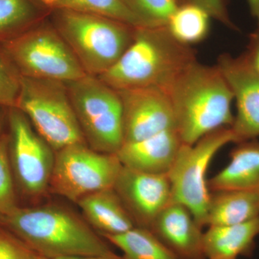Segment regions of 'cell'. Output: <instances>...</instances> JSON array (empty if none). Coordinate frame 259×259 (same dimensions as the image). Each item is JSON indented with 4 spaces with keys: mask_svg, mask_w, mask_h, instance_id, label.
<instances>
[{
    "mask_svg": "<svg viewBox=\"0 0 259 259\" xmlns=\"http://www.w3.org/2000/svg\"><path fill=\"white\" fill-rule=\"evenodd\" d=\"M21 77L8 60L0 54V106H16Z\"/></svg>",
    "mask_w": 259,
    "mask_h": 259,
    "instance_id": "26",
    "label": "cell"
},
{
    "mask_svg": "<svg viewBox=\"0 0 259 259\" xmlns=\"http://www.w3.org/2000/svg\"><path fill=\"white\" fill-rule=\"evenodd\" d=\"M166 93L182 144L193 145L209 133L233 125L234 97L217 65L194 61L177 76Z\"/></svg>",
    "mask_w": 259,
    "mask_h": 259,
    "instance_id": "1",
    "label": "cell"
},
{
    "mask_svg": "<svg viewBox=\"0 0 259 259\" xmlns=\"http://www.w3.org/2000/svg\"><path fill=\"white\" fill-rule=\"evenodd\" d=\"M37 255L20 238L0 225V259H36Z\"/></svg>",
    "mask_w": 259,
    "mask_h": 259,
    "instance_id": "27",
    "label": "cell"
},
{
    "mask_svg": "<svg viewBox=\"0 0 259 259\" xmlns=\"http://www.w3.org/2000/svg\"><path fill=\"white\" fill-rule=\"evenodd\" d=\"M59 8L106 17L134 28L144 27L127 0H59Z\"/></svg>",
    "mask_w": 259,
    "mask_h": 259,
    "instance_id": "23",
    "label": "cell"
},
{
    "mask_svg": "<svg viewBox=\"0 0 259 259\" xmlns=\"http://www.w3.org/2000/svg\"><path fill=\"white\" fill-rule=\"evenodd\" d=\"M230 153V161L207 181L209 192L259 189V141L236 144Z\"/></svg>",
    "mask_w": 259,
    "mask_h": 259,
    "instance_id": "18",
    "label": "cell"
},
{
    "mask_svg": "<svg viewBox=\"0 0 259 259\" xmlns=\"http://www.w3.org/2000/svg\"><path fill=\"white\" fill-rule=\"evenodd\" d=\"M117 154L98 152L87 143L70 145L55 152L49 192L68 200L113 188L122 170Z\"/></svg>",
    "mask_w": 259,
    "mask_h": 259,
    "instance_id": "9",
    "label": "cell"
},
{
    "mask_svg": "<svg viewBox=\"0 0 259 259\" xmlns=\"http://www.w3.org/2000/svg\"><path fill=\"white\" fill-rule=\"evenodd\" d=\"M49 13L33 0H0V44L18 36Z\"/></svg>",
    "mask_w": 259,
    "mask_h": 259,
    "instance_id": "21",
    "label": "cell"
},
{
    "mask_svg": "<svg viewBox=\"0 0 259 259\" xmlns=\"http://www.w3.org/2000/svg\"><path fill=\"white\" fill-rule=\"evenodd\" d=\"M210 16L197 5H179L166 27L172 36L181 44L190 46L202 42L208 35Z\"/></svg>",
    "mask_w": 259,
    "mask_h": 259,
    "instance_id": "22",
    "label": "cell"
},
{
    "mask_svg": "<svg viewBox=\"0 0 259 259\" xmlns=\"http://www.w3.org/2000/svg\"><path fill=\"white\" fill-rule=\"evenodd\" d=\"M17 108L55 152L70 145L86 143L66 83L21 77Z\"/></svg>",
    "mask_w": 259,
    "mask_h": 259,
    "instance_id": "6",
    "label": "cell"
},
{
    "mask_svg": "<svg viewBox=\"0 0 259 259\" xmlns=\"http://www.w3.org/2000/svg\"><path fill=\"white\" fill-rule=\"evenodd\" d=\"M2 226L37 255L49 259L112 252L103 237L77 214L57 204L18 207Z\"/></svg>",
    "mask_w": 259,
    "mask_h": 259,
    "instance_id": "2",
    "label": "cell"
},
{
    "mask_svg": "<svg viewBox=\"0 0 259 259\" xmlns=\"http://www.w3.org/2000/svg\"><path fill=\"white\" fill-rule=\"evenodd\" d=\"M144 27L166 26L178 8V0H127Z\"/></svg>",
    "mask_w": 259,
    "mask_h": 259,
    "instance_id": "25",
    "label": "cell"
},
{
    "mask_svg": "<svg viewBox=\"0 0 259 259\" xmlns=\"http://www.w3.org/2000/svg\"><path fill=\"white\" fill-rule=\"evenodd\" d=\"M259 236V217L231 226H209L203 235L207 259H237L250 257Z\"/></svg>",
    "mask_w": 259,
    "mask_h": 259,
    "instance_id": "17",
    "label": "cell"
},
{
    "mask_svg": "<svg viewBox=\"0 0 259 259\" xmlns=\"http://www.w3.org/2000/svg\"><path fill=\"white\" fill-rule=\"evenodd\" d=\"M259 217V189L210 192L206 226L240 224Z\"/></svg>",
    "mask_w": 259,
    "mask_h": 259,
    "instance_id": "19",
    "label": "cell"
},
{
    "mask_svg": "<svg viewBox=\"0 0 259 259\" xmlns=\"http://www.w3.org/2000/svg\"><path fill=\"white\" fill-rule=\"evenodd\" d=\"M150 230L177 259H207L202 228L183 204L170 202Z\"/></svg>",
    "mask_w": 259,
    "mask_h": 259,
    "instance_id": "14",
    "label": "cell"
},
{
    "mask_svg": "<svg viewBox=\"0 0 259 259\" xmlns=\"http://www.w3.org/2000/svg\"><path fill=\"white\" fill-rule=\"evenodd\" d=\"M49 18L87 74L99 76L119 60L134 39L135 29L113 19L56 8Z\"/></svg>",
    "mask_w": 259,
    "mask_h": 259,
    "instance_id": "4",
    "label": "cell"
},
{
    "mask_svg": "<svg viewBox=\"0 0 259 259\" xmlns=\"http://www.w3.org/2000/svg\"><path fill=\"white\" fill-rule=\"evenodd\" d=\"M33 1L49 13H51L52 10L56 9L59 6V0H33Z\"/></svg>",
    "mask_w": 259,
    "mask_h": 259,
    "instance_id": "31",
    "label": "cell"
},
{
    "mask_svg": "<svg viewBox=\"0 0 259 259\" xmlns=\"http://www.w3.org/2000/svg\"><path fill=\"white\" fill-rule=\"evenodd\" d=\"M66 84L87 144L98 152L116 154L124 144L118 93L88 74Z\"/></svg>",
    "mask_w": 259,
    "mask_h": 259,
    "instance_id": "7",
    "label": "cell"
},
{
    "mask_svg": "<svg viewBox=\"0 0 259 259\" xmlns=\"http://www.w3.org/2000/svg\"><path fill=\"white\" fill-rule=\"evenodd\" d=\"M223 73L236 103L231 130L236 144L259 137V74L250 66L244 54H223L216 64Z\"/></svg>",
    "mask_w": 259,
    "mask_h": 259,
    "instance_id": "12",
    "label": "cell"
},
{
    "mask_svg": "<svg viewBox=\"0 0 259 259\" xmlns=\"http://www.w3.org/2000/svg\"><path fill=\"white\" fill-rule=\"evenodd\" d=\"M101 236L118 248L124 259H177L147 228L135 227L121 234Z\"/></svg>",
    "mask_w": 259,
    "mask_h": 259,
    "instance_id": "20",
    "label": "cell"
},
{
    "mask_svg": "<svg viewBox=\"0 0 259 259\" xmlns=\"http://www.w3.org/2000/svg\"><path fill=\"white\" fill-rule=\"evenodd\" d=\"M196 52L181 44L166 26L140 27L119 60L97 76L115 90L167 89L194 61Z\"/></svg>",
    "mask_w": 259,
    "mask_h": 259,
    "instance_id": "3",
    "label": "cell"
},
{
    "mask_svg": "<svg viewBox=\"0 0 259 259\" xmlns=\"http://www.w3.org/2000/svg\"><path fill=\"white\" fill-rule=\"evenodd\" d=\"M182 144L176 130L170 129L137 142L124 144L116 154L127 168L167 175Z\"/></svg>",
    "mask_w": 259,
    "mask_h": 259,
    "instance_id": "15",
    "label": "cell"
},
{
    "mask_svg": "<svg viewBox=\"0 0 259 259\" xmlns=\"http://www.w3.org/2000/svg\"><path fill=\"white\" fill-rule=\"evenodd\" d=\"M8 135L0 137V215H8L20 207L18 194L10 164Z\"/></svg>",
    "mask_w": 259,
    "mask_h": 259,
    "instance_id": "24",
    "label": "cell"
},
{
    "mask_svg": "<svg viewBox=\"0 0 259 259\" xmlns=\"http://www.w3.org/2000/svg\"><path fill=\"white\" fill-rule=\"evenodd\" d=\"M9 157L18 197L35 201L49 191L55 151L17 107L8 112Z\"/></svg>",
    "mask_w": 259,
    "mask_h": 259,
    "instance_id": "10",
    "label": "cell"
},
{
    "mask_svg": "<svg viewBox=\"0 0 259 259\" xmlns=\"http://www.w3.org/2000/svg\"><path fill=\"white\" fill-rule=\"evenodd\" d=\"M36 259H49L48 258H46V257L41 256V255H37Z\"/></svg>",
    "mask_w": 259,
    "mask_h": 259,
    "instance_id": "34",
    "label": "cell"
},
{
    "mask_svg": "<svg viewBox=\"0 0 259 259\" xmlns=\"http://www.w3.org/2000/svg\"><path fill=\"white\" fill-rule=\"evenodd\" d=\"M76 204L85 221L100 236L121 234L136 227L113 188L90 194Z\"/></svg>",
    "mask_w": 259,
    "mask_h": 259,
    "instance_id": "16",
    "label": "cell"
},
{
    "mask_svg": "<svg viewBox=\"0 0 259 259\" xmlns=\"http://www.w3.org/2000/svg\"><path fill=\"white\" fill-rule=\"evenodd\" d=\"M8 109L9 108L0 106V137L7 131Z\"/></svg>",
    "mask_w": 259,
    "mask_h": 259,
    "instance_id": "32",
    "label": "cell"
},
{
    "mask_svg": "<svg viewBox=\"0 0 259 259\" xmlns=\"http://www.w3.org/2000/svg\"><path fill=\"white\" fill-rule=\"evenodd\" d=\"M230 143H236L231 127H221L193 145L182 144L167 174L171 187V202L185 206L199 227L206 226L209 192L206 173L216 153Z\"/></svg>",
    "mask_w": 259,
    "mask_h": 259,
    "instance_id": "8",
    "label": "cell"
},
{
    "mask_svg": "<svg viewBox=\"0 0 259 259\" xmlns=\"http://www.w3.org/2000/svg\"><path fill=\"white\" fill-rule=\"evenodd\" d=\"M56 259H124L123 257L115 254L113 251L105 255H88V256L61 257Z\"/></svg>",
    "mask_w": 259,
    "mask_h": 259,
    "instance_id": "30",
    "label": "cell"
},
{
    "mask_svg": "<svg viewBox=\"0 0 259 259\" xmlns=\"http://www.w3.org/2000/svg\"><path fill=\"white\" fill-rule=\"evenodd\" d=\"M179 4H180V0H178Z\"/></svg>",
    "mask_w": 259,
    "mask_h": 259,
    "instance_id": "36",
    "label": "cell"
},
{
    "mask_svg": "<svg viewBox=\"0 0 259 259\" xmlns=\"http://www.w3.org/2000/svg\"><path fill=\"white\" fill-rule=\"evenodd\" d=\"M250 15L259 24V0H247Z\"/></svg>",
    "mask_w": 259,
    "mask_h": 259,
    "instance_id": "33",
    "label": "cell"
},
{
    "mask_svg": "<svg viewBox=\"0 0 259 259\" xmlns=\"http://www.w3.org/2000/svg\"><path fill=\"white\" fill-rule=\"evenodd\" d=\"M136 227L149 229L172 200L167 175H153L122 167L113 187Z\"/></svg>",
    "mask_w": 259,
    "mask_h": 259,
    "instance_id": "13",
    "label": "cell"
},
{
    "mask_svg": "<svg viewBox=\"0 0 259 259\" xmlns=\"http://www.w3.org/2000/svg\"><path fill=\"white\" fill-rule=\"evenodd\" d=\"M2 219H3V217L0 215V225H2Z\"/></svg>",
    "mask_w": 259,
    "mask_h": 259,
    "instance_id": "35",
    "label": "cell"
},
{
    "mask_svg": "<svg viewBox=\"0 0 259 259\" xmlns=\"http://www.w3.org/2000/svg\"><path fill=\"white\" fill-rule=\"evenodd\" d=\"M192 4L205 10L211 18L217 20L227 28L237 30L231 20L226 0H180V4Z\"/></svg>",
    "mask_w": 259,
    "mask_h": 259,
    "instance_id": "28",
    "label": "cell"
},
{
    "mask_svg": "<svg viewBox=\"0 0 259 259\" xmlns=\"http://www.w3.org/2000/svg\"><path fill=\"white\" fill-rule=\"evenodd\" d=\"M116 91L122 103L124 144L176 130L171 100L165 90L144 88Z\"/></svg>",
    "mask_w": 259,
    "mask_h": 259,
    "instance_id": "11",
    "label": "cell"
},
{
    "mask_svg": "<svg viewBox=\"0 0 259 259\" xmlns=\"http://www.w3.org/2000/svg\"><path fill=\"white\" fill-rule=\"evenodd\" d=\"M244 55L250 66L259 74V24L256 28L250 35L248 49Z\"/></svg>",
    "mask_w": 259,
    "mask_h": 259,
    "instance_id": "29",
    "label": "cell"
},
{
    "mask_svg": "<svg viewBox=\"0 0 259 259\" xmlns=\"http://www.w3.org/2000/svg\"><path fill=\"white\" fill-rule=\"evenodd\" d=\"M0 54L20 77L66 83L87 75L49 16L18 36L0 44Z\"/></svg>",
    "mask_w": 259,
    "mask_h": 259,
    "instance_id": "5",
    "label": "cell"
}]
</instances>
